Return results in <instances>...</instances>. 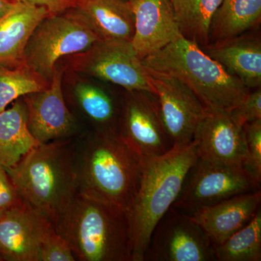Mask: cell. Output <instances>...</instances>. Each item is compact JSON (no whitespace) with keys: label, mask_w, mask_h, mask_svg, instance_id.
<instances>
[{"label":"cell","mask_w":261,"mask_h":261,"mask_svg":"<svg viewBox=\"0 0 261 261\" xmlns=\"http://www.w3.org/2000/svg\"><path fill=\"white\" fill-rule=\"evenodd\" d=\"M77 2H83L85 1V0H76Z\"/></svg>","instance_id":"32"},{"label":"cell","mask_w":261,"mask_h":261,"mask_svg":"<svg viewBox=\"0 0 261 261\" xmlns=\"http://www.w3.org/2000/svg\"><path fill=\"white\" fill-rule=\"evenodd\" d=\"M77 71L120 86L127 92L155 94L149 71L130 41L99 39L88 50L75 55Z\"/></svg>","instance_id":"7"},{"label":"cell","mask_w":261,"mask_h":261,"mask_svg":"<svg viewBox=\"0 0 261 261\" xmlns=\"http://www.w3.org/2000/svg\"><path fill=\"white\" fill-rule=\"evenodd\" d=\"M51 14L44 7L18 3L0 19V63L23 65V55L29 38L38 24Z\"/></svg>","instance_id":"19"},{"label":"cell","mask_w":261,"mask_h":261,"mask_svg":"<svg viewBox=\"0 0 261 261\" xmlns=\"http://www.w3.org/2000/svg\"><path fill=\"white\" fill-rule=\"evenodd\" d=\"M198 159L197 144L173 146L163 155L146 160L140 187L128 211L132 261H144L156 225L177 200L187 175Z\"/></svg>","instance_id":"4"},{"label":"cell","mask_w":261,"mask_h":261,"mask_svg":"<svg viewBox=\"0 0 261 261\" xmlns=\"http://www.w3.org/2000/svg\"><path fill=\"white\" fill-rule=\"evenodd\" d=\"M229 113L231 118L240 125L244 126L250 122L261 119V89H255L249 92L245 99Z\"/></svg>","instance_id":"28"},{"label":"cell","mask_w":261,"mask_h":261,"mask_svg":"<svg viewBox=\"0 0 261 261\" xmlns=\"http://www.w3.org/2000/svg\"><path fill=\"white\" fill-rule=\"evenodd\" d=\"M142 62L148 70L177 78L211 109L230 112L250 92L198 44L182 35Z\"/></svg>","instance_id":"5"},{"label":"cell","mask_w":261,"mask_h":261,"mask_svg":"<svg viewBox=\"0 0 261 261\" xmlns=\"http://www.w3.org/2000/svg\"><path fill=\"white\" fill-rule=\"evenodd\" d=\"M223 0H170L184 37L205 47L210 43L211 22Z\"/></svg>","instance_id":"22"},{"label":"cell","mask_w":261,"mask_h":261,"mask_svg":"<svg viewBox=\"0 0 261 261\" xmlns=\"http://www.w3.org/2000/svg\"><path fill=\"white\" fill-rule=\"evenodd\" d=\"M145 161L118 128L93 130L75 138L79 195L129 210Z\"/></svg>","instance_id":"1"},{"label":"cell","mask_w":261,"mask_h":261,"mask_svg":"<svg viewBox=\"0 0 261 261\" xmlns=\"http://www.w3.org/2000/svg\"><path fill=\"white\" fill-rule=\"evenodd\" d=\"M260 190L245 192L202 207L190 214L214 247L247 224L260 209Z\"/></svg>","instance_id":"16"},{"label":"cell","mask_w":261,"mask_h":261,"mask_svg":"<svg viewBox=\"0 0 261 261\" xmlns=\"http://www.w3.org/2000/svg\"><path fill=\"white\" fill-rule=\"evenodd\" d=\"M244 127L247 157L244 170L258 188L261 182V119L247 123Z\"/></svg>","instance_id":"26"},{"label":"cell","mask_w":261,"mask_h":261,"mask_svg":"<svg viewBox=\"0 0 261 261\" xmlns=\"http://www.w3.org/2000/svg\"><path fill=\"white\" fill-rule=\"evenodd\" d=\"M147 70L155 89L163 124L173 146L190 143L207 108L176 77Z\"/></svg>","instance_id":"11"},{"label":"cell","mask_w":261,"mask_h":261,"mask_svg":"<svg viewBox=\"0 0 261 261\" xmlns=\"http://www.w3.org/2000/svg\"><path fill=\"white\" fill-rule=\"evenodd\" d=\"M78 261H132L128 211L77 194L54 224Z\"/></svg>","instance_id":"3"},{"label":"cell","mask_w":261,"mask_h":261,"mask_svg":"<svg viewBox=\"0 0 261 261\" xmlns=\"http://www.w3.org/2000/svg\"><path fill=\"white\" fill-rule=\"evenodd\" d=\"M193 140L198 159L244 168L247 157L245 130L228 112L207 108Z\"/></svg>","instance_id":"14"},{"label":"cell","mask_w":261,"mask_h":261,"mask_svg":"<svg viewBox=\"0 0 261 261\" xmlns=\"http://www.w3.org/2000/svg\"><path fill=\"white\" fill-rule=\"evenodd\" d=\"M0 261H1V259H0Z\"/></svg>","instance_id":"34"},{"label":"cell","mask_w":261,"mask_h":261,"mask_svg":"<svg viewBox=\"0 0 261 261\" xmlns=\"http://www.w3.org/2000/svg\"><path fill=\"white\" fill-rule=\"evenodd\" d=\"M63 70L55 68L47 88L23 97L29 130L39 143L75 138L82 135L62 87Z\"/></svg>","instance_id":"12"},{"label":"cell","mask_w":261,"mask_h":261,"mask_svg":"<svg viewBox=\"0 0 261 261\" xmlns=\"http://www.w3.org/2000/svg\"><path fill=\"white\" fill-rule=\"evenodd\" d=\"M216 260H261V211L222 244L214 247Z\"/></svg>","instance_id":"24"},{"label":"cell","mask_w":261,"mask_h":261,"mask_svg":"<svg viewBox=\"0 0 261 261\" xmlns=\"http://www.w3.org/2000/svg\"><path fill=\"white\" fill-rule=\"evenodd\" d=\"M18 3L44 7L51 14L60 13L73 8L76 5V0H15Z\"/></svg>","instance_id":"30"},{"label":"cell","mask_w":261,"mask_h":261,"mask_svg":"<svg viewBox=\"0 0 261 261\" xmlns=\"http://www.w3.org/2000/svg\"><path fill=\"white\" fill-rule=\"evenodd\" d=\"M258 190L243 168L198 159L172 207L190 215L232 196Z\"/></svg>","instance_id":"8"},{"label":"cell","mask_w":261,"mask_h":261,"mask_svg":"<svg viewBox=\"0 0 261 261\" xmlns=\"http://www.w3.org/2000/svg\"><path fill=\"white\" fill-rule=\"evenodd\" d=\"M72 8L99 39L132 40L135 18L129 1L85 0Z\"/></svg>","instance_id":"18"},{"label":"cell","mask_w":261,"mask_h":261,"mask_svg":"<svg viewBox=\"0 0 261 261\" xmlns=\"http://www.w3.org/2000/svg\"><path fill=\"white\" fill-rule=\"evenodd\" d=\"M39 261H76L68 243L53 228L41 245Z\"/></svg>","instance_id":"27"},{"label":"cell","mask_w":261,"mask_h":261,"mask_svg":"<svg viewBox=\"0 0 261 261\" xmlns=\"http://www.w3.org/2000/svg\"><path fill=\"white\" fill-rule=\"evenodd\" d=\"M248 89L261 84V42L246 33L231 39L211 43L201 47Z\"/></svg>","instance_id":"17"},{"label":"cell","mask_w":261,"mask_h":261,"mask_svg":"<svg viewBox=\"0 0 261 261\" xmlns=\"http://www.w3.org/2000/svg\"><path fill=\"white\" fill-rule=\"evenodd\" d=\"M15 4V0H0V19L13 9Z\"/></svg>","instance_id":"31"},{"label":"cell","mask_w":261,"mask_h":261,"mask_svg":"<svg viewBox=\"0 0 261 261\" xmlns=\"http://www.w3.org/2000/svg\"><path fill=\"white\" fill-rule=\"evenodd\" d=\"M49 84L25 65L10 66L0 63V113L17 99L43 90Z\"/></svg>","instance_id":"25"},{"label":"cell","mask_w":261,"mask_h":261,"mask_svg":"<svg viewBox=\"0 0 261 261\" xmlns=\"http://www.w3.org/2000/svg\"><path fill=\"white\" fill-rule=\"evenodd\" d=\"M260 19L261 0H223L211 22L209 44L245 34Z\"/></svg>","instance_id":"21"},{"label":"cell","mask_w":261,"mask_h":261,"mask_svg":"<svg viewBox=\"0 0 261 261\" xmlns=\"http://www.w3.org/2000/svg\"><path fill=\"white\" fill-rule=\"evenodd\" d=\"M135 18L130 43L142 59L181 36L170 0L129 1Z\"/></svg>","instance_id":"15"},{"label":"cell","mask_w":261,"mask_h":261,"mask_svg":"<svg viewBox=\"0 0 261 261\" xmlns=\"http://www.w3.org/2000/svg\"><path fill=\"white\" fill-rule=\"evenodd\" d=\"M73 100L81 114L95 127L94 130L118 128L119 109L114 98L104 89L93 84H76Z\"/></svg>","instance_id":"23"},{"label":"cell","mask_w":261,"mask_h":261,"mask_svg":"<svg viewBox=\"0 0 261 261\" xmlns=\"http://www.w3.org/2000/svg\"><path fill=\"white\" fill-rule=\"evenodd\" d=\"M22 202L23 200L6 171L0 170V216Z\"/></svg>","instance_id":"29"},{"label":"cell","mask_w":261,"mask_h":261,"mask_svg":"<svg viewBox=\"0 0 261 261\" xmlns=\"http://www.w3.org/2000/svg\"><path fill=\"white\" fill-rule=\"evenodd\" d=\"M216 260L208 237L187 213L171 207L156 225L144 261Z\"/></svg>","instance_id":"9"},{"label":"cell","mask_w":261,"mask_h":261,"mask_svg":"<svg viewBox=\"0 0 261 261\" xmlns=\"http://www.w3.org/2000/svg\"><path fill=\"white\" fill-rule=\"evenodd\" d=\"M120 110L118 130L144 161L163 155L173 147L155 94L128 92Z\"/></svg>","instance_id":"10"},{"label":"cell","mask_w":261,"mask_h":261,"mask_svg":"<svg viewBox=\"0 0 261 261\" xmlns=\"http://www.w3.org/2000/svg\"><path fill=\"white\" fill-rule=\"evenodd\" d=\"M126 1H132V0H126Z\"/></svg>","instance_id":"33"},{"label":"cell","mask_w":261,"mask_h":261,"mask_svg":"<svg viewBox=\"0 0 261 261\" xmlns=\"http://www.w3.org/2000/svg\"><path fill=\"white\" fill-rule=\"evenodd\" d=\"M54 224L23 202L0 216V259L39 261L41 245Z\"/></svg>","instance_id":"13"},{"label":"cell","mask_w":261,"mask_h":261,"mask_svg":"<svg viewBox=\"0 0 261 261\" xmlns=\"http://www.w3.org/2000/svg\"><path fill=\"white\" fill-rule=\"evenodd\" d=\"M39 144L29 130L23 97L0 113V170L15 166Z\"/></svg>","instance_id":"20"},{"label":"cell","mask_w":261,"mask_h":261,"mask_svg":"<svg viewBox=\"0 0 261 261\" xmlns=\"http://www.w3.org/2000/svg\"><path fill=\"white\" fill-rule=\"evenodd\" d=\"M99 38L73 8L49 14L38 24L29 38L23 65L50 83L57 62L65 56L88 50Z\"/></svg>","instance_id":"6"},{"label":"cell","mask_w":261,"mask_h":261,"mask_svg":"<svg viewBox=\"0 0 261 261\" xmlns=\"http://www.w3.org/2000/svg\"><path fill=\"white\" fill-rule=\"evenodd\" d=\"M75 138L39 144L6 170L23 202L54 224L78 192Z\"/></svg>","instance_id":"2"}]
</instances>
